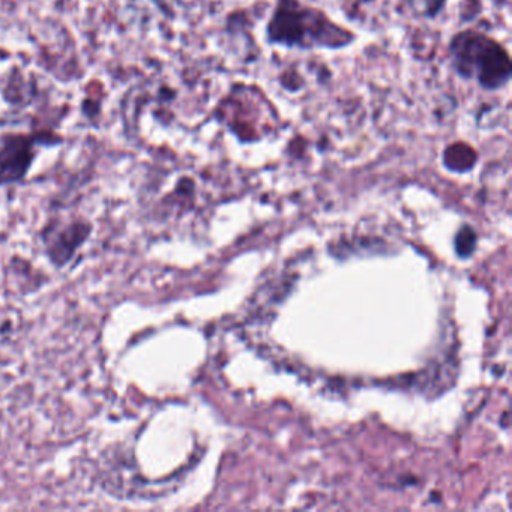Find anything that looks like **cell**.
<instances>
[{
	"instance_id": "obj_1",
	"label": "cell",
	"mask_w": 512,
	"mask_h": 512,
	"mask_svg": "<svg viewBox=\"0 0 512 512\" xmlns=\"http://www.w3.org/2000/svg\"><path fill=\"white\" fill-rule=\"evenodd\" d=\"M355 40L353 32L332 22L325 11L299 0H278L266 26L268 44L286 49L340 50Z\"/></svg>"
},
{
	"instance_id": "obj_2",
	"label": "cell",
	"mask_w": 512,
	"mask_h": 512,
	"mask_svg": "<svg viewBox=\"0 0 512 512\" xmlns=\"http://www.w3.org/2000/svg\"><path fill=\"white\" fill-rule=\"evenodd\" d=\"M451 68L460 79L478 83L487 92H497L511 82L508 50L490 35L475 29L457 32L448 44Z\"/></svg>"
},
{
	"instance_id": "obj_3",
	"label": "cell",
	"mask_w": 512,
	"mask_h": 512,
	"mask_svg": "<svg viewBox=\"0 0 512 512\" xmlns=\"http://www.w3.org/2000/svg\"><path fill=\"white\" fill-rule=\"evenodd\" d=\"M35 139L26 134L0 137V185L25 178L35 157Z\"/></svg>"
},
{
	"instance_id": "obj_4",
	"label": "cell",
	"mask_w": 512,
	"mask_h": 512,
	"mask_svg": "<svg viewBox=\"0 0 512 512\" xmlns=\"http://www.w3.org/2000/svg\"><path fill=\"white\" fill-rule=\"evenodd\" d=\"M476 161H478V154L469 143H454L443 152V164L452 172H467L473 169Z\"/></svg>"
},
{
	"instance_id": "obj_5",
	"label": "cell",
	"mask_w": 512,
	"mask_h": 512,
	"mask_svg": "<svg viewBox=\"0 0 512 512\" xmlns=\"http://www.w3.org/2000/svg\"><path fill=\"white\" fill-rule=\"evenodd\" d=\"M85 226H74L59 233V239L53 245L52 256L55 262L65 263L76 250L77 245L85 239Z\"/></svg>"
},
{
	"instance_id": "obj_6",
	"label": "cell",
	"mask_w": 512,
	"mask_h": 512,
	"mask_svg": "<svg viewBox=\"0 0 512 512\" xmlns=\"http://www.w3.org/2000/svg\"><path fill=\"white\" fill-rule=\"evenodd\" d=\"M407 8L418 19L434 20L445 11L448 0H404Z\"/></svg>"
},
{
	"instance_id": "obj_7",
	"label": "cell",
	"mask_w": 512,
	"mask_h": 512,
	"mask_svg": "<svg viewBox=\"0 0 512 512\" xmlns=\"http://www.w3.org/2000/svg\"><path fill=\"white\" fill-rule=\"evenodd\" d=\"M476 236L472 229L464 227L460 233H458L457 241H455V247H457L458 254L460 256H470L475 248Z\"/></svg>"
},
{
	"instance_id": "obj_8",
	"label": "cell",
	"mask_w": 512,
	"mask_h": 512,
	"mask_svg": "<svg viewBox=\"0 0 512 512\" xmlns=\"http://www.w3.org/2000/svg\"><path fill=\"white\" fill-rule=\"evenodd\" d=\"M373 2H376V0H355V4L358 5H368L373 4Z\"/></svg>"
}]
</instances>
